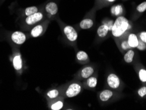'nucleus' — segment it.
I'll return each instance as SVG.
<instances>
[{"instance_id":"f257e3e1","label":"nucleus","mask_w":146,"mask_h":110,"mask_svg":"<svg viewBox=\"0 0 146 110\" xmlns=\"http://www.w3.org/2000/svg\"><path fill=\"white\" fill-rule=\"evenodd\" d=\"M133 28V24L124 16L117 17L111 31V35L114 39L117 40L119 38L124 37L131 32Z\"/></svg>"},{"instance_id":"f03ea898","label":"nucleus","mask_w":146,"mask_h":110,"mask_svg":"<svg viewBox=\"0 0 146 110\" xmlns=\"http://www.w3.org/2000/svg\"><path fill=\"white\" fill-rule=\"evenodd\" d=\"M55 19L61 29L64 41L69 46L76 48L78 34L76 28L64 23L58 16Z\"/></svg>"},{"instance_id":"7ed1b4c3","label":"nucleus","mask_w":146,"mask_h":110,"mask_svg":"<svg viewBox=\"0 0 146 110\" xmlns=\"http://www.w3.org/2000/svg\"><path fill=\"white\" fill-rule=\"evenodd\" d=\"M46 19L48 18H47L46 14L44 11V7H43L42 9L39 11L38 12L36 13L19 19L20 22L19 23V27L23 31L29 32L34 26H35L38 23L42 22L43 21H44Z\"/></svg>"},{"instance_id":"20e7f679","label":"nucleus","mask_w":146,"mask_h":110,"mask_svg":"<svg viewBox=\"0 0 146 110\" xmlns=\"http://www.w3.org/2000/svg\"><path fill=\"white\" fill-rule=\"evenodd\" d=\"M61 96L66 98H74L81 93L84 89L82 81L73 79L61 86Z\"/></svg>"},{"instance_id":"39448f33","label":"nucleus","mask_w":146,"mask_h":110,"mask_svg":"<svg viewBox=\"0 0 146 110\" xmlns=\"http://www.w3.org/2000/svg\"><path fill=\"white\" fill-rule=\"evenodd\" d=\"M122 96H123L120 92L115 91L108 88L101 90L98 93V101L102 105L108 104V103L115 102L121 99Z\"/></svg>"},{"instance_id":"423d86ee","label":"nucleus","mask_w":146,"mask_h":110,"mask_svg":"<svg viewBox=\"0 0 146 110\" xmlns=\"http://www.w3.org/2000/svg\"><path fill=\"white\" fill-rule=\"evenodd\" d=\"M96 9L93 7L89 12H88L85 17H84L80 23L76 25V30L82 31V30H89L92 29L96 24Z\"/></svg>"},{"instance_id":"0eeeda50","label":"nucleus","mask_w":146,"mask_h":110,"mask_svg":"<svg viewBox=\"0 0 146 110\" xmlns=\"http://www.w3.org/2000/svg\"><path fill=\"white\" fill-rule=\"evenodd\" d=\"M50 23L51 21L48 19H46L44 21L34 26L28 32V38H35L40 37V36L44 35L45 32H46L47 29H48Z\"/></svg>"},{"instance_id":"6e6552de","label":"nucleus","mask_w":146,"mask_h":110,"mask_svg":"<svg viewBox=\"0 0 146 110\" xmlns=\"http://www.w3.org/2000/svg\"><path fill=\"white\" fill-rule=\"evenodd\" d=\"M106 86L111 90L121 92L124 88V84L117 74L110 72L106 77Z\"/></svg>"},{"instance_id":"1a4fd4ad","label":"nucleus","mask_w":146,"mask_h":110,"mask_svg":"<svg viewBox=\"0 0 146 110\" xmlns=\"http://www.w3.org/2000/svg\"><path fill=\"white\" fill-rule=\"evenodd\" d=\"M97 67L93 64L84 65L80 69H79L74 75V79L82 81L84 80L89 78L97 72Z\"/></svg>"},{"instance_id":"9d476101","label":"nucleus","mask_w":146,"mask_h":110,"mask_svg":"<svg viewBox=\"0 0 146 110\" xmlns=\"http://www.w3.org/2000/svg\"><path fill=\"white\" fill-rule=\"evenodd\" d=\"M11 61L14 69L15 70L17 74L21 75L23 72V60L21 53L19 51V47H15L13 50V54L11 55Z\"/></svg>"},{"instance_id":"9b49d317","label":"nucleus","mask_w":146,"mask_h":110,"mask_svg":"<svg viewBox=\"0 0 146 110\" xmlns=\"http://www.w3.org/2000/svg\"><path fill=\"white\" fill-rule=\"evenodd\" d=\"M44 11L46 13L47 18L51 21L54 20L58 16V11L59 8L56 2L52 1H49L44 6Z\"/></svg>"},{"instance_id":"f8f14e48","label":"nucleus","mask_w":146,"mask_h":110,"mask_svg":"<svg viewBox=\"0 0 146 110\" xmlns=\"http://www.w3.org/2000/svg\"><path fill=\"white\" fill-rule=\"evenodd\" d=\"M28 34L23 31H14L11 32L9 36L10 42L15 46H20L25 44L28 39Z\"/></svg>"},{"instance_id":"ddd939ff","label":"nucleus","mask_w":146,"mask_h":110,"mask_svg":"<svg viewBox=\"0 0 146 110\" xmlns=\"http://www.w3.org/2000/svg\"><path fill=\"white\" fill-rule=\"evenodd\" d=\"M98 82V71L89 78L82 81L84 89L94 90L97 87Z\"/></svg>"},{"instance_id":"4468645a","label":"nucleus","mask_w":146,"mask_h":110,"mask_svg":"<svg viewBox=\"0 0 146 110\" xmlns=\"http://www.w3.org/2000/svg\"><path fill=\"white\" fill-rule=\"evenodd\" d=\"M65 98L63 96H59L58 98L49 101L48 102V107L50 110H61L65 105Z\"/></svg>"},{"instance_id":"2eb2a0df","label":"nucleus","mask_w":146,"mask_h":110,"mask_svg":"<svg viewBox=\"0 0 146 110\" xmlns=\"http://www.w3.org/2000/svg\"><path fill=\"white\" fill-rule=\"evenodd\" d=\"M111 29L106 23H102L97 29V37L99 40H104L107 39L110 35Z\"/></svg>"},{"instance_id":"dca6fc26","label":"nucleus","mask_w":146,"mask_h":110,"mask_svg":"<svg viewBox=\"0 0 146 110\" xmlns=\"http://www.w3.org/2000/svg\"><path fill=\"white\" fill-rule=\"evenodd\" d=\"M44 4L39 6H31V7H28L25 8L24 9L21 11L20 13L19 14V19H23L24 17L31 15L36 13L40 11L44 7Z\"/></svg>"},{"instance_id":"f3484780","label":"nucleus","mask_w":146,"mask_h":110,"mask_svg":"<svg viewBox=\"0 0 146 110\" xmlns=\"http://www.w3.org/2000/svg\"><path fill=\"white\" fill-rule=\"evenodd\" d=\"M61 96V86L57 88H51V89L48 90V91L46 92L45 93V97L47 102L52 100L53 99H55L58 97Z\"/></svg>"},{"instance_id":"a211bd4d","label":"nucleus","mask_w":146,"mask_h":110,"mask_svg":"<svg viewBox=\"0 0 146 110\" xmlns=\"http://www.w3.org/2000/svg\"><path fill=\"white\" fill-rule=\"evenodd\" d=\"M128 35V34H127ZM127 35L122 37L119 39L115 40V43L117 44L118 48L119 49V50L121 51L122 53H124L126 52V51L130 49V47L128 44V40H127Z\"/></svg>"},{"instance_id":"6ab92c4d","label":"nucleus","mask_w":146,"mask_h":110,"mask_svg":"<svg viewBox=\"0 0 146 110\" xmlns=\"http://www.w3.org/2000/svg\"><path fill=\"white\" fill-rule=\"evenodd\" d=\"M76 60L77 63L83 65L88 64L90 62L88 54L85 51L83 50H78L76 51Z\"/></svg>"},{"instance_id":"aec40b11","label":"nucleus","mask_w":146,"mask_h":110,"mask_svg":"<svg viewBox=\"0 0 146 110\" xmlns=\"http://www.w3.org/2000/svg\"><path fill=\"white\" fill-rule=\"evenodd\" d=\"M125 12V9H124V6L120 3L112 5L110 9V13L113 17H118L120 16H124Z\"/></svg>"},{"instance_id":"412c9836","label":"nucleus","mask_w":146,"mask_h":110,"mask_svg":"<svg viewBox=\"0 0 146 110\" xmlns=\"http://www.w3.org/2000/svg\"><path fill=\"white\" fill-rule=\"evenodd\" d=\"M116 1L117 0H95L94 7L96 9V11L100 10L103 8L113 5Z\"/></svg>"},{"instance_id":"4be33fe9","label":"nucleus","mask_w":146,"mask_h":110,"mask_svg":"<svg viewBox=\"0 0 146 110\" xmlns=\"http://www.w3.org/2000/svg\"><path fill=\"white\" fill-rule=\"evenodd\" d=\"M127 40L130 48L134 49V48H136V47L138 46L139 38H138V36L136 34L133 33V32H129L127 35Z\"/></svg>"},{"instance_id":"5701e85b","label":"nucleus","mask_w":146,"mask_h":110,"mask_svg":"<svg viewBox=\"0 0 146 110\" xmlns=\"http://www.w3.org/2000/svg\"><path fill=\"white\" fill-rule=\"evenodd\" d=\"M134 69L138 73V78L141 83L143 84H146V69L141 65H136L134 66Z\"/></svg>"},{"instance_id":"b1692460","label":"nucleus","mask_w":146,"mask_h":110,"mask_svg":"<svg viewBox=\"0 0 146 110\" xmlns=\"http://www.w3.org/2000/svg\"><path fill=\"white\" fill-rule=\"evenodd\" d=\"M146 11V1L141 2V3H139V5L137 6L135 11L133 15L132 19L134 20H136L137 19L139 18L140 15H141L143 13Z\"/></svg>"},{"instance_id":"393cba45","label":"nucleus","mask_w":146,"mask_h":110,"mask_svg":"<svg viewBox=\"0 0 146 110\" xmlns=\"http://www.w3.org/2000/svg\"><path fill=\"white\" fill-rule=\"evenodd\" d=\"M135 56V51L134 49L130 48L126 51L125 53H124V61L126 63H132L133 61H134Z\"/></svg>"},{"instance_id":"a878e982","label":"nucleus","mask_w":146,"mask_h":110,"mask_svg":"<svg viewBox=\"0 0 146 110\" xmlns=\"http://www.w3.org/2000/svg\"><path fill=\"white\" fill-rule=\"evenodd\" d=\"M137 94L140 98H145L146 96V86H143L139 88L137 91Z\"/></svg>"},{"instance_id":"bb28decb","label":"nucleus","mask_w":146,"mask_h":110,"mask_svg":"<svg viewBox=\"0 0 146 110\" xmlns=\"http://www.w3.org/2000/svg\"><path fill=\"white\" fill-rule=\"evenodd\" d=\"M136 48L140 51H144L146 49V44L143 42H142L141 40H139L138 46L136 47Z\"/></svg>"},{"instance_id":"cd10ccee","label":"nucleus","mask_w":146,"mask_h":110,"mask_svg":"<svg viewBox=\"0 0 146 110\" xmlns=\"http://www.w3.org/2000/svg\"><path fill=\"white\" fill-rule=\"evenodd\" d=\"M138 38L139 40H140L146 44V32L145 31H142L139 32L138 34Z\"/></svg>"},{"instance_id":"c85d7f7f","label":"nucleus","mask_w":146,"mask_h":110,"mask_svg":"<svg viewBox=\"0 0 146 110\" xmlns=\"http://www.w3.org/2000/svg\"><path fill=\"white\" fill-rule=\"evenodd\" d=\"M52 1V0H48V1Z\"/></svg>"},{"instance_id":"c756f323","label":"nucleus","mask_w":146,"mask_h":110,"mask_svg":"<svg viewBox=\"0 0 146 110\" xmlns=\"http://www.w3.org/2000/svg\"><path fill=\"white\" fill-rule=\"evenodd\" d=\"M124 1H128V0H124Z\"/></svg>"}]
</instances>
